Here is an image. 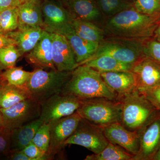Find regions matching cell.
I'll return each instance as SVG.
<instances>
[{
    "instance_id": "cell-1",
    "label": "cell",
    "mask_w": 160,
    "mask_h": 160,
    "mask_svg": "<svg viewBox=\"0 0 160 160\" xmlns=\"http://www.w3.org/2000/svg\"><path fill=\"white\" fill-rule=\"evenodd\" d=\"M160 23V14H144L132 7L109 18L104 31L109 37L145 40L153 36Z\"/></svg>"
},
{
    "instance_id": "cell-2",
    "label": "cell",
    "mask_w": 160,
    "mask_h": 160,
    "mask_svg": "<svg viewBox=\"0 0 160 160\" xmlns=\"http://www.w3.org/2000/svg\"><path fill=\"white\" fill-rule=\"evenodd\" d=\"M61 93L81 100L99 98L118 100V94L106 85L100 72L85 65L72 71L71 77Z\"/></svg>"
},
{
    "instance_id": "cell-3",
    "label": "cell",
    "mask_w": 160,
    "mask_h": 160,
    "mask_svg": "<svg viewBox=\"0 0 160 160\" xmlns=\"http://www.w3.org/2000/svg\"><path fill=\"white\" fill-rule=\"evenodd\" d=\"M118 100L122 105L120 123L130 131L138 132L160 111L137 89Z\"/></svg>"
},
{
    "instance_id": "cell-4",
    "label": "cell",
    "mask_w": 160,
    "mask_h": 160,
    "mask_svg": "<svg viewBox=\"0 0 160 160\" xmlns=\"http://www.w3.org/2000/svg\"><path fill=\"white\" fill-rule=\"evenodd\" d=\"M71 72L57 69L47 72L36 68L24 86L29 90L30 98L41 104L49 98L62 92L71 77Z\"/></svg>"
},
{
    "instance_id": "cell-5",
    "label": "cell",
    "mask_w": 160,
    "mask_h": 160,
    "mask_svg": "<svg viewBox=\"0 0 160 160\" xmlns=\"http://www.w3.org/2000/svg\"><path fill=\"white\" fill-rule=\"evenodd\" d=\"M122 105L119 100L99 98L82 100L77 112L81 118L102 128L121 122Z\"/></svg>"
},
{
    "instance_id": "cell-6",
    "label": "cell",
    "mask_w": 160,
    "mask_h": 160,
    "mask_svg": "<svg viewBox=\"0 0 160 160\" xmlns=\"http://www.w3.org/2000/svg\"><path fill=\"white\" fill-rule=\"evenodd\" d=\"M145 40L109 37L100 42L95 53L86 62L101 56L106 55L122 62L133 64L145 56Z\"/></svg>"
},
{
    "instance_id": "cell-7",
    "label": "cell",
    "mask_w": 160,
    "mask_h": 160,
    "mask_svg": "<svg viewBox=\"0 0 160 160\" xmlns=\"http://www.w3.org/2000/svg\"><path fill=\"white\" fill-rule=\"evenodd\" d=\"M109 143L102 128L82 118L75 131L65 142V145H78L98 154Z\"/></svg>"
},
{
    "instance_id": "cell-8",
    "label": "cell",
    "mask_w": 160,
    "mask_h": 160,
    "mask_svg": "<svg viewBox=\"0 0 160 160\" xmlns=\"http://www.w3.org/2000/svg\"><path fill=\"white\" fill-rule=\"evenodd\" d=\"M41 7L45 31L62 35L72 26L74 17L67 6L55 1L43 0Z\"/></svg>"
},
{
    "instance_id": "cell-9",
    "label": "cell",
    "mask_w": 160,
    "mask_h": 160,
    "mask_svg": "<svg viewBox=\"0 0 160 160\" xmlns=\"http://www.w3.org/2000/svg\"><path fill=\"white\" fill-rule=\"evenodd\" d=\"M2 116V126L10 131L39 118L41 105L32 99H27L14 106L0 108Z\"/></svg>"
},
{
    "instance_id": "cell-10",
    "label": "cell",
    "mask_w": 160,
    "mask_h": 160,
    "mask_svg": "<svg viewBox=\"0 0 160 160\" xmlns=\"http://www.w3.org/2000/svg\"><path fill=\"white\" fill-rule=\"evenodd\" d=\"M82 101L73 96L61 93L53 96L41 104L39 119L43 123L48 124L71 115L77 111Z\"/></svg>"
},
{
    "instance_id": "cell-11",
    "label": "cell",
    "mask_w": 160,
    "mask_h": 160,
    "mask_svg": "<svg viewBox=\"0 0 160 160\" xmlns=\"http://www.w3.org/2000/svg\"><path fill=\"white\" fill-rule=\"evenodd\" d=\"M82 118L77 112L52 121L49 123L50 140L47 155L49 160L53 159L65 146V142L75 131Z\"/></svg>"
},
{
    "instance_id": "cell-12",
    "label": "cell",
    "mask_w": 160,
    "mask_h": 160,
    "mask_svg": "<svg viewBox=\"0 0 160 160\" xmlns=\"http://www.w3.org/2000/svg\"><path fill=\"white\" fill-rule=\"evenodd\" d=\"M138 133L139 151L132 160H152L160 147V111Z\"/></svg>"
},
{
    "instance_id": "cell-13",
    "label": "cell",
    "mask_w": 160,
    "mask_h": 160,
    "mask_svg": "<svg viewBox=\"0 0 160 160\" xmlns=\"http://www.w3.org/2000/svg\"><path fill=\"white\" fill-rule=\"evenodd\" d=\"M130 71L134 75L138 91L160 85V65L146 56L134 63Z\"/></svg>"
},
{
    "instance_id": "cell-14",
    "label": "cell",
    "mask_w": 160,
    "mask_h": 160,
    "mask_svg": "<svg viewBox=\"0 0 160 160\" xmlns=\"http://www.w3.org/2000/svg\"><path fill=\"white\" fill-rule=\"evenodd\" d=\"M103 130L109 142L122 147L133 156L138 154L140 149V141L137 132L128 130L119 122L104 127Z\"/></svg>"
},
{
    "instance_id": "cell-15",
    "label": "cell",
    "mask_w": 160,
    "mask_h": 160,
    "mask_svg": "<svg viewBox=\"0 0 160 160\" xmlns=\"http://www.w3.org/2000/svg\"><path fill=\"white\" fill-rule=\"evenodd\" d=\"M52 44V58L57 70L72 71L77 66L74 52L67 39L62 35L50 33Z\"/></svg>"
},
{
    "instance_id": "cell-16",
    "label": "cell",
    "mask_w": 160,
    "mask_h": 160,
    "mask_svg": "<svg viewBox=\"0 0 160 160\" xmlns=\"http://www.w3.org/2000/svg\"><path fill=\"white\" fill-rule=\"evenodd\" d=\"M27 62L36 68L56 69L52 58V44L51 34L44 30L42 36L36 46L26 54Z\"/></svg>"
},
{
    "instance_id": "cell-17",
    "label": "cell",
    "mask_w": 160,
    "mask_h": 160,
    "mask_svg": "<svg viewBox=\"0 0 160 160\" xmlns=\"http://www.w3.org/2000/svg\"><path fill=\"white\" fill-rule=\"evenodd\" d=\"M104 82L118 94V99L136 89L135 79L131 71L100 72Z\"/></svg>"
},
{
    "instance_id": "cell-18",
    "label": "cell",
    "mask_w": 160,
    "mask_h": 160,
    "mask_svg": "<svg viewBox=\"0 0 160 160\" xmlns=\"http://www.w3.org/2000/svg\"><path fill=\"white\" fill-rule=\"evenodd\" d=\"M64 36L67 39L75 56L78 66L89 59L95 53L99 43L84 39L76 33L72 25L66 32Z\"/></svg>"
},
{
    "instance_id": "cell-19",
    "label": "cell",
    "mask_w": 160,
    "mask_h": 160,
    "mask_svg": "<svg viewBox=\"0 0 160 160\" xmlns=\"http://www.w3.org/2000/svg\"><path fill=\"white\" fill-rule=\"evenodd\" d=\"M66 6L75 18L96 24L104 17L96 0H69Z\"/></svg>"
},
{
    "instance_id": "cell-20",
    "label": "cell",
    "mask_w": 160,
    "mask_h": 160,
    "mask_svg": "<svg viewBox=\"0 0 160 160\" xmlns=\"http://www.w3.org/2000/svg\"><path fill=\"white\" fill-rule=\"evenodd\" d=\"M18 29L42 28V14L41 5L31 2L22 3L18 7Z\"/></svg>"
},
{
    "instance_id": "cell-21",
    "label": "cell",
    "mask_w": 160,
    "mask_h": 160,
    "mask_svg": "<svg viewBox=\"0 0 160 160\" xmlns=\"http://www.w3.org/2000/svg\"><path fill=\"white\" fill-rule=\"evenodd\" d=\"M44 29L41 27L17 29L6 34L15 42L22 56L27 54L36 46L42 36Z\"/></svg>"
},
{
    "instance_id": "cell-22",
    "label": "cell",
    "mask_w": 160,
    "mask_h": 160,
    "mask_svg": "<svg viewBox=\"0 0 160 160\" xmlns=\"http://www.w3.org/2000/svg\"><path fill=\"white\" fill-rule=\"evenodd\" d=\"M43 124L39 118L11 131L10 148L12 151H21L32 142L36 132Z\"/></svg>"
},
{
    "instance_id": "cell-23",
    "label": "cell",
    "mask_w": 160,
    "mask_h": 160,
    "mask_svg": "<svg viewBox=\"0 0 160 160\" xmlns=\"http://www.w3.org/2000/svg\"><path fill=\"white\" fill-rule=\"evenodd\" d=\"M30 98L29 90L25 86H18L5 83L0 88V108H9Z\"/></svg>"
},
{
    "instance_id": "cell-24",
    "label": "cell",
    "mask_w": 160,
    "mask_h": 160,
    "mask_svg": "<svg viewBox=\"0 0 160 160\" xmlns=\"http://www.w3.org/2000/svg\"><path fill=\"white\" fill-rule=\"evenodd\" d=\"M133 64L122 62L109 56L103 55L88 60L82 65L93 68L100 72L130 71ZM82 66V65H81Z\"/></svg>"
},
{
    "instance_id": "cell-25",
    "label": "cell",
    "mask_w": 160,
    "mask_h": 160,
    "mask_svg": "<svg viewBox=\"0 0 160 160\" xmlns=\"http://www.w3.org/2000/svg\"><path fill=\"white\" fill-rule=\"evenodd\" d=\"M72 25L76 33L84 39L100 43L105 39V31L94 23L74 18Z\"/></svg>"
},
{
    "instance_id": "cell-26",
    "label": "cell",
    "mask_w": 160,
    "mask_h": 160,
    "mask_svg": "<svg viewBox=\"0 0 160 160\" xmlns=\"http://www.w3.org/2000/svg\"><path fill=\"white\" fill-rule=\"evenodd\" d=\"M131 154L122 147L111 142L106 146L102 151L98 154L89 155L85 160H132Z\"/></svg>"
},
{
    "instance_id": "cell-27",
    "label": "cell",
    "mask_w": 160,
    "mask_h": 160,
    "mask_svg": "<svg viewBox=\"0 0 160 160\" xmlns=\"http://www.w3.org/2000/svg\"><path fill=\"white\" fill-rule=\"evenodd\" d=\"M104 17L111 18L121 12L133 7L130 0H96Z\"/></svg>"
},
{
    "instance_id": "cell-28",
    "label": "cell",
    "mask_w": 160,
    "mask_h": 160,
    "mask_svg": "<svg viewBox=\"0 0 160 160\" xmlns=\"http://www.w3.org/2000/svg\"><path fill=\"white\" fill-rule=\"evenodd\" d=\"M32 74V72L24 70L22 67H14L3 70L2 76L6 83L18 86H24Z\"/></svg>"
},
{
    "instance_id": "cell-29",
    "label": "cell",
    "mask_w": 160,
    "mask_h": 160,
    "mask_svg": "<svg viewBox=\"0 0 160 160\" xmlns=\"http://www.w3.org/2000/svg\"><path fill=\"white\" fill-rule=\"evenodd\" d=\"M0 33L6 34L14 31L18 27V7L10 8L1 12Z\"/></svg>"
},
{
    "instance_id": "cell-30",
    "label": "cell",
    "mask_w": 160,
    "mask_h": 160,
    "mask_svg": "<svg viewBox=\"0 0 160 160\" xmlns=\"http://www.w3.org/2000/svg\"><path fill=\"white\" fill-rule=\"evenodd\" d=\"M22 56L17 47L9 45L0 49V69L4 70L15 66L18 59Z\"/></svg>"
},
{
    "instance_id": "cell-31",
    "label": "cell",
    "mask_w": 160,
    "mask_h": 160,
    "mask_svg": "<svg viewBox=\"0 0 160 160\" xmlns=\"http://www.w3.org/2000/svg\"><path fill=\"white\" fill-rule=\"evenodd\" d=\"M50 135L49 124L43 123L38 129L32 142L47 153L50 143Z\"/></svg>"
},
{
    "instance_id": "cell-32",
    "label": "cell",
    "mask_w": 160,
    "mask_h": 160,
    "mask_svg": "<svg viewBox=\"0 0 160 160\" xmlns=\"http://www.w3.org/2000/svg\"><path fill=\"white\" fill-rule=\"evenodd\" d=\"M133 8L141 13L150 15L160 14V0H135Z\"/></svg>"
},
{
    "instance_id": "cell-33",
    "label": "cell",
    "mask_w": 160,
    "mask_h": 160,
    "mask_svg": "<svg viewBox=\"0 0 160 160\" xmlns=\"http://www.w3.org/2000/svg\"><path fill=\"white\" fill-rule=\"evenodd\" d=\"M144 42V53L160 65V41L150 39Z\"/></svg>"
},
{
    "instance_id": "cell-34",
    "label": "cell",
    "mask_w": 160,
    "mask_h": 160,
    "mask_svg": "<svg viewBox=\"0 0 160 160\" xmlns=\"http://www.w3.org/2000/svg\"><path fill=\"white\" fill-rule=\"evenodd\" d=\"M11 131L3 126L0 127V156L6 157L11 150Z\"/></svg>"
},
{
    "instance_id": "cell-35",
    "label": "cell",
    "mask_w": 160,
    "mask_h": 160,
    "mask_svg": "<svg viewBox=\"0 0 160 160\" xmlns=\"http://www.w3.org/2000/svg\"><path fill=\"white\" fill-rule=\"evenodd\" d=\"M21 151L32 160H49L46 152L39 148L32 142Z\"/></svg>"
},
{
    "instance_id": "cell-36",
    "label": "cell",
    "mask_w": 160,
    "mask_h": 160,
    "mask_svg": "<svg viewBox=\"0 0 160 160\" xmlns=\"http://www.w3.org/2000/svg\"><path fill=\"white\" fill-rule=\"evenodd\" d=\"M139 92L144 95L146 99L160 111V85Z\"/></svg>"
},
{
    "instance_id": "cell-37",
    "label": "cell",
    "mask_w": 160,
    "mask_h": 160,
    "mask_svg": "<svg viewBox=\"0 0 160 160\" xmlns=\"http://www.w3.org/2000/svg\"><path fill=\"white\" fill-rule=\"evenodd\" d=\"M21 4L20 0H0V12L6 9L18 7Z\"/></svg>"
},
{
    "instance_id": "cell-38",
    "label": "cell",
    "mask_w": 160,
    "mask_h": 160,
    "mask_svg": "<svg viewBox=\"0 0 160 160\" xmlns=\"http://www.w3.org/2000/svg\"><path fill=\"white\" fill-rule=\"evenodd\" d=\"M11 45H16L14 40L6 34L0 33V49Z\"/></svg>"
},
{
    "instance_id": "cell-39",
    "label": "cell",
    "mask_w": 160,
    "mask_h": 160,
    "mask_svg": "<svg viewBox=\"0 0 160 160\" xmlns=\"http://www.w3.org/2000/svg\"><path fill=\"white\" fill-rule=\"evenodd\" d=\"M21 3H24L26 2H31L35 3V4H40L42 2L43 0H20Z\"/></svg>"
},
{
    "instance_id": "cell-40",
    "label": "cell",
    "mask_w": 160,
    "mask_h": 160,
    "mask_svg": "<svg viewBox=\"0 0 160 160\" xmlns=\"http://www.w3.org/2000/svg\"><path fill=\"white\" fill-rule=\"evenodd\" d=\"M2 72L3 70H2V69H0V88H1V87H2L4 84L6 83V81H5L4 79L3 78Z\"/></svg>"
},
{
    "instance_id": "cell-41",
    "label": "cell",
    "mask_w": 160,
    "mask_h": 160,
    "mask_svg": "<svg viewBox=\"0 0 160 160\" xmlns=\"http://www.w3.org/2000/svg\"><path fill=\"white\" fill-rule=\"evenodd\" d=\"M152 160H160V147L152 158Z\"/></svg>"
},
{
    "instance_id": "cell-42",
    "label": "cell",
    "mask_w": 160,
    "mask_h": 160,
    "mask_svg": "<svg viewBox=\"0 0 160 160\" xmlns=\"http://www.w3.org/2000/svg\"><path fill=\"white\" fill-rule=\"evenodd\" d=\"M51 1H55V2L61 3V4H63V5L66 6L69 0H51Z\"/></svg>"
},
{
    "instance_id": "cell-43",
    "label": "cell",
    "mask_w": 160,
    "mask_h": 160,
    "mask_svg": "<svg viewBox=\"0 0 160 160\" xmlns=\"http://www.w3.org/2000/svg\"><path fill=\"white\" fill-rule=\"evenodd\" d=\"M156 33L157 35V36L158 38H159V40H160V23L159 26H158L157 29H156V31L155 32Z\"/></svg>"
},
{
    "instance_id": "cell-44",
    "label": "cell",
    "mask_w": 160,
    "mask_h": 160,
    "mask_svg": "<svg viewBox=\"0 0 160 160\" xmlns=\"http://www.w3.org/2000/svg\"><path fill=\"white\" fill-rule=\"evenodd\" d=\"M2 113H1V110H0V127L2 126Z\"/></svg>"
},
{
    "instance_id": "cell-45",
    "label": "cell",
    "mask_w": 160,
    "mask_h": 160,
    "mask_svg": "<svg viewBox=\"0 0 160 160\" xmlns=\"http://www.w3.org/2000/svg\"><path fill=\"white\" fill-rule=\"evenodd\" d=\"M130 1L133 3H134V2H135V0H130Z\"/></svg>"
},
{
    "instance_id": "cell-46",
    "label": "cell",
    "mask_w": 160,
    "mask_h": 160,
    "mask_svg": "<svg viewBox=\"0 0 160 160\" xmlns=\"http://www.w3.org/2000/svg\"><path fill=\"white\" fill-rule=\"evenodd\" d=\"M0 24H1V13H0Z\"/></svg>"
}]
</instances>
